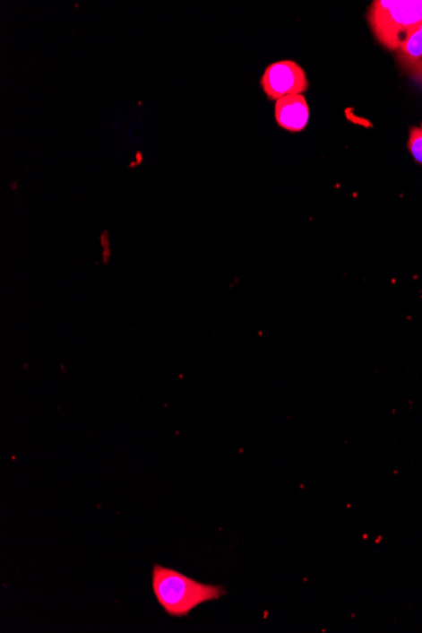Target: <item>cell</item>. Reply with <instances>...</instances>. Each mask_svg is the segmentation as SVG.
I'll list each match as a JSON object with an SVG mask.
<instances>
[{
    "mask_svg": "<svg viewBox=\"0 0 422 633\" xmlns=\"http://www.w3.org/2000/svg\"><path fill=\"white\" fill-rule=\"evenodd\" d=\"M277 125L289 132L298 133L306 128L310 118L309 104L304 95H288L276 101Z\"/></svg>",
    "mask_w": 422,
    "mask_h": 633,
    "instance_id": "obj_4",
    "label": "cell"
},
{
    "mask_svg": "<svg viewBox=\"0 0 422 633\" xmlns=\"http://www.w3.org/2000/svg\"><path fill=\"white\" fill-rule=\"evenodd\" d=\"M409 150L416 162L422 165V129L418 126L409 129Z\"/></svg>",
    "mask_w": 422,
    "mask_h": 633,
    "instance_id": "obj_6",
    "label": "cell"
},
{
    "mask_svg": "<svg viewBox=\"0 0 422 633\" xmlns=\"http://www.w3.org/2000/svg\"><path fill=\"white\" fill-rule=\"evenodd\" d=\"M152 591L157 603L169 617H186L199 605L218 601L226 594L223 586L197 582L169 568L156 564Z\"/></svg>",
    "mask_w": 422,
    "mask_h": 633,
    "instance_id": "obj_1",
    "label": "cell"
},
{
    "mask_svg": "<svg viewBox=\"0 0 422 633\" xmlns=\"http://www.w3.org/2000/svg\"><path fill=\"white\" fill-rule=\"evenodd\" d=\"M397 60L408 75L422 84V27L397 51Z\"/></svg>",
    "mask_w": 422,
    "mask_h": 633,
    "instance_id": "obj_5",
    "label": "cell"
},
{
    "mask_svg": "<svg viewBox=\"0 0 422 633\" xmlns=\"http://www.w3.org/2000/svg\"><path fill=\"white\" fill-rule=\"evenodd\" d=\"M261 85L270 100H279L288 95H303L309 88V80L300 65L295 61L271 64L262 75Z\"/></svg>",
    "mask_w": 422,
    "mask_h": 633,
    "instance_id": "obj_3",
    "label": "cell"
},
{
    "mask_svg": "<svg viewBox=\"0 0 422 633\" xmlns=\"http://www.w3.org/2000/svg\"><path fill=\"white\" fill-rule=\"evenodd\" d=\"M421 129H422V126H421Z\"/></svg>",
    "mask_w": 422,
    "mask_h": 633,
    "instance_id": "obj_7",
    "label": "cell"
},
{
    "mask_svg": "<svg viewBox=\"0 0 422 633\" xmlns=\"http://www.w3.org/2000/svg\"><path fill=\"white\" fill-rule=\"evenodd\" d=\"M368 22L377 41L397 52L422 27V0H375Z\"/></svg>",
    "mask_w": 422,
    "mask_h": 633,
    "instance_id": "obj_2",
    "label": "cell"
}]
</instances>
